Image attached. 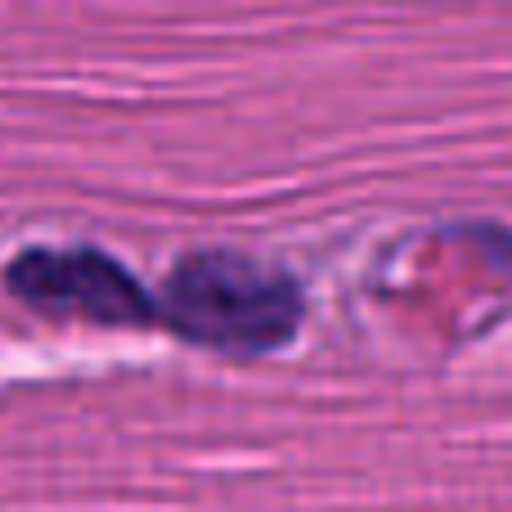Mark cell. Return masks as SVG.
<instances>
[{
    "label": "cell",
    "mask_w": 512,
    "mask_h": 512,
    "mask_svg": "<svg viewBox=\"0 0 512 512\" xmlns=\"http://www.w3.org/2000/svg\"><path fill=\"white\" fill-rule=\"evenodd\" d=\"M153 297L167 333L230 360L283 351L306 315V297L292 274L230 248L185 252Z\"/></svg>",
    "instance_id": "1"
},
{
    "label": "cell",
    "mask_w": 512,
    "mask_h": 512,
    "mask_svg": "<svg viewBox=\"0 0 512 512\" xmlns=\"http://www.w3.org/2000/svg\"><path fill=\"white\" fill-rule=\"evenodd\" d=\"M14 301L50 319H81L99 328L158 324V297L99 248H27L5 265Z\"/></svg>",
    "instance_id": "2"
}]
</instances>
